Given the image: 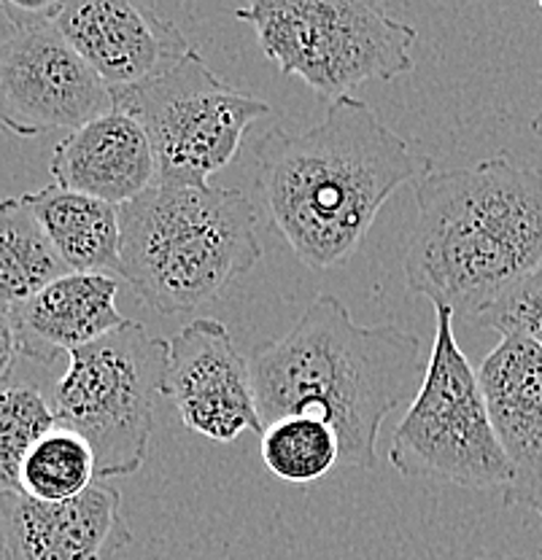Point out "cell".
<instances>
[{
	"label": "cell",
	"instance_id": "6da1fadb",
	"mask_svg": "<svg viewBox=\"0 0 542 560\" xmlns=\"http://www.w3.org/2000/svg\"><path fill=\"white\" fill-rule=\"evenodd\" d=\"M435 171L357 97L330 103L322 125L256 143V189L270 226L311 270L346 265L400 186Z\"/></svg>",
	"mask_w": 542,
	"mask_h": 560
},
{
	"label": "cell",
	"instance_id": "7a4b0ae2",
	"mask_svg": "<svg viewBox=\"0 0 542 560\" xmlns=\"http://www.w3.org/2000/svg\"><path fill=\"white\" fill-rule=\"evenodd\" d=\"M262 423L284 416L322 418L341 464L372 471L378 431L424 381L422 340L394 324L365 326L337 296L319 294L291 331L249 355Z\"/></svg>",
	"mask_w": 542,
	"mask_h": 560
},
{
	"label": "cell",
	"instance_id": "3957f363",
	"mask_svg": "<svg viewBox=\"0 0 542 560\" xmlns=\"http://www.w3.org/2000/svg\"><path fill=\"white\" fill-rule=\"evenodd\" d=\"M405 283L477 318L542 261V171L510 154L416 180Z\"/></svg>",
	"mask_w": 542,
	"mask_h": 560
},
{
	"label": "cell",
	"instance_id": "277c9868",
	"mask_svg": "<svg viewBox=\"0 0 542 560\" xmlns=\"http://www.w3.org/2000/svg\"><path fill=\"white\" fill-rule=\"evenodd\" d=\"M119 280L162 315L221 296L262 259L256 208L241 189L151 184L119 208Z\"/></svg>",
	"mask_w": 542,
	"mask_h": 560
},
{
	"label": "cell",
	"instance_id": "5b68a950",
	"mask_svg": "<svg viewBox=\"0 0 542 560\" xmlns=\"http://www.w3.org/2000/svg\"><path fill=\"white\" fill-rule=\"evenodd\" d=\"M267 60L335 103L365 81H394L413 70L418 33L367 0H254L235 9Z\"/></svg>",
	"mask_w": 542,
	"mask_h": 560
},
{
	"label": "cell",
	"instance_id": "8992f818",
	"mask_svg": "<svg viewBox=\"0 0 542 560\" xmlns=\"http://www.w3.org/2000/svg\"><path fill=\"white\" fill-rule=\"evenodd\" d=\"M168 340L127 318L92 346L68 353V370L51 385L57 423L90 442L97 480L130 477L143 466L162 396Z\"/></svg>",
	"mask_w": 542,
	"mask_h": 560
},
{
	"label": "cell",
	"instance_id": "52a82bcc",
	"mask_svg": "<svg viewBox=\"0 0 542 560\" xmlns=\"http://www.w3.org/2000/svg\"><path fill=\"white\" fill-rule=\"evenodd\" d=\"M389 464L402 477L499 490L510 466L494 434L477 372L453 335V311L435 305V340L427 372L394 431Z\"/></svg>",
	"mask_w": 542,
	"mask_h": 560
},
{
	"label": "cell",
	"instance_id": "ba28073f",
	"mask_svg": "<svg viewBox=\"0 0 542 560\" xmlns=\"http://www.w3.org/2000/svg\"><path fill=\"white\" fill-rule=\"evenodd\" d=\"M108 92L114 110L149 138L157 184L208 186L235 160L249 127L273 114L270 103L221 81L195 49L138 84Z\"/></svg>",
	"mask_w": 542,
	"mask_h": 560
},
{
	"label": "cell",
	"instance_id": "9c48e42d",
	"mask_svg": "<svg viewBox=\"0 0 542 560\" xmlns=\"http://www.w3.org/2000/svg\"><path fill=\"white\" fill-rule=\"evenodd\" d=\"M60 3H0V127L20 138L79 130L114 110L111 92L57 27Z\"/></svg>",
	"mask_w": 542,
	"mask_h": 560
},
{
	"label": "cell",
	"instance_id": "30bf717a",
	"mask_svg": "<svg viewBox=\"0 0 542 560\" xmlns=\"http://www.w3.org/2000/svg\"><path fill=\"white\" fill-rule=\"evenodd\" d=\"M162 396L181 423L211 442H235L265 429L256 410L249 361L217 318H197L168 340Z\"/></svg>",
	"mask_w": 542,
	"mask_h": 560
},
{
	"label": "cell",
	"instance_id": "8fae6325",
	"mask_svg": "<svg viewBox=\"0 0 542 560\" xmlns=\"http://www.w3.org/2000/svg\"><path fill=\"white\" fill-rule=\"evenodd\" d=\"M0 560H114L132 541L122 493L106 480L57 504L22 493L0 495Z\"/></svg>",
	"mask_w": 542,
	"mask_h": 560
},
{
	"label": "cell",
	"instance_id": "7c38bea8",
	"mask_svg": "<svg viewBox=\"0 0 542 560\" xmlns=\"http://www.w3.org/2000/svg\"><path fill=\"white\" fill-rule=\"evenodd\" d=\"M55 22L108 90L138 84L192 49L171 20L130 0L60 3Z\"/></svg>",
	"mask_w": 542,
	"mask_h": 560
},
{
	"label": "cell",
	"instance_id": "4fadbf2b",
	"mask_svg": "<svg viewBox=\"0 0 542 560\" xmlns=\"http://www.w3.org/2000/svg\"><path fill=\"white\" fill-rule=\"evenodd\" d=\"M494 434L510 466L505 506L542 517V348L507 335L477 370Z\"/></svg>",
	"mask_w": 542,
	"mask_h": 560
},
{
	"label": "cell",
	"instance_id": "5bb4252c",
	"mask_svg": "<svg viewBox=\"0 0 542 560\" xmlns=\"http://www.w3.org/2000/svg\"><path fill=\"white\" fill-rule=\"evenodd\" d=\"M122 280L103 272H68L11 307L22 359L51 366L60 353L87 348L125 324L116 307Z\"/></svg>",
	"mask_w": 542,
	"mask_h": 560
},
{
	"label": "cell",
	"instance_id": "9a60e30c",
	"mask_svg": "<svg viewBox=\"0 0 542 560\" xmlns=\"http://www.w3.org/2000/svg\"><path fill=\"white\" fill-rule=\"evenodd\" d=\"M55 184L108 206H127L157 180L149 138L119 110L97 116L71 130L51 154Z\"/></svg>",
	"mask_w": 542,
	"mask_h": 560
},
{
	"label": "cell",
	"instance_id": "2e32d148",
	"mask_svg": "<svg viewBox=\"0 0 542 560\" xmlns=\"http://www.w3.org/2000/svg\"><path fill=\"white\" fill-rule=\"evenodd\" d=\"M68 272L119 278V208L57 184L22 195Z\"/></svg>",
	"mask_w": 542,
	"mask_h": 560
},
{
	"label": "cell",
	"instance_id": "e0dca14e",
	"mask_svg": "<svg viewBox=\"0 0 542 560\" xmlns=\"http://www.w3.org/2000/svg\"><path fill=\"white\" fill-rule=\"evenodd\" d=\"M62 276L66 265L22 195L0 200V305L11 311Z\"/></svg>",
	"mask_w": 542,
	"mask_h": 560
},
{
	"label": "cell",
	"instance_id": "ac0fdd59",
	"mask_svg": "<svg viewBox=\"0 0 542 560\" xmlns=\"http://www.w3.org/2000/svg\"><path fill=\"white\" fill-rule=\"evenodd\" d=\"M97 480L90 442L68 425L57 423L31 447L20 469V493L33 501H68Z\"/></svg>",
	"mask_w": 542,
	"mask_h": 560
},
{
	"label": "cell",
	"instance_id": "d6986e66",
	"mask_svg": "<svg viewBox=\"0 0 542 560\" xmlns=\"http://www.w3.org/2000/svg\"><path fill=\"white\" fill-rule=\"evenodd\" d=\"M260 455L273 477L308 486L341 464V442L322 418L284 416L262 429Z\"/></svg>",
	"mask_w": 542,
	"mask_h": 560
},
{
	"label": "cell",
	"instance_id": "ffe728a7",
	"mask_svg": "<svg viewBox=\"0 0 542 560\" xmlns=\"http://www.w3.org/2000/svg\"><path fill=\"white\" fill-rule=\"evenodd\" d=\"M57 425L51 390L16 377L0 388V495L20 493V469L41 436Z\"/></svg>",
	"mask_w": 542,
	"mask_h": 560
},
{
	"label": "cell",
	"instance_id": "44dd1931",
	"mask_svg": "<svg viewBox=\"0 0 542 560\" xmlns=\"http://www.w3.org/2000/svg\"><path fill=\"white\" fill-rule=\"evenodd\" d=\"M472 320L483 329L499 331V337H523L542 348V261Z\"/></svg>",
	"mask_w": 542,
	"mask_h": 560
},
{
	"label": "cell",
	"instance_id": "7402d4cb",
	"mask_svg": "<svg viewBox=\"0 0 542 560\" xmlns=\"http://www.w3.org/2000/svg\"><path fill=\"white\" fill-rule=\"evenodd\" d=\"M20 342H16L14 324H11V313L0 305V388H5L16 375L20 366Z\"/></svg>",
	"mask_w": 542,
	"mask_h": 560
},
{
	"label": "cell",
	"instance_id": "603a6c76",
	"mask_svg": "<svg viewBox=\"0 0 542 560\" xmlns=\"http://www.w3.org/2000/svg\"><path fill=\"white\" fill-rule=\"evenodd\" d=\"M532 132H534V136H538V138H542V110L532 119Z\"/></svg>",
	"mask_w": 542,
	"mask_h": 560
},
{
	"label": "cell",
	"instance_id": "cb8c5ba5",
	"mask_svg": "<svg viewBox=\"0 0 542 560\" xmlns=\"http://www.w3.org/2000/svg\"><path fill=\"white\" fill-rule=\"evenodd\" d=\"M481 560H523V558H481Z\"/></svg>",
	"mask_w": 542,
	"mask_h": 560
},
{
	"label": "cell",
	"instance_id": "d4e9b609",
	"mask_svg": "<svg viewBox=\"0 0 542 560\" xmlns=\"http://www.w3.org/2000/svg\"><path fill=\"white\" fill-rule=\"evenodd\" d=\"M540 11H542V0H540Z\"/></svg>",
	"mask_w": 542,
	"mask_h": 560
}]
</instances>
